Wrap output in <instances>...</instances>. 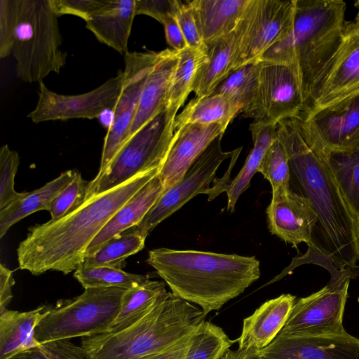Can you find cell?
<instances>
[{
  "mask_svg": "<svg viewBox=\"0 0 359 359\" xmlns=\"http://www.w3.org/2000/svg\"><path fill=\"white\" fill-rule=\"evenodd\" d=\"M205 50L188 47L177 52L167 95L165 109L178 111L192 92L198 69L205 59Z\"/></svg>",
  "mask_w": 359,
  "mask_h": 359,
  "instance_id": "cell-32",
  "label": "cell"
},
{
  "mask_svg": "<svg viewBox=\"0 0 359 359\" xmlns=\"http://www.w3.org/2000/svg\"><path fill=\"white\" fill-rule=\"evenodd\" d=\"M266 215L272 234L296 248L302 243L313 247L318 217L307 198L291 188L272 191Z\"/></svg>",
  "mask_w": 359,
  "mask_h": 359,
  "instance_id": "cell-16",
  "label": "cell"
},
{
  "mask_svg": "<svg viewBox=\"0 0 359 359\" xmlns=\"http://www.w3.org/2000/svg\"><path fill=\"white\" fill-rule=\"evenodd\" d=\"M49 307L41 306L25 312L6 309L0 312V359L40 345L35 329Z\"/></svg>",
  "mask_w": 359,
  "mask_h": 359,
  "instance_id": "cell-26",
  "label": "cell"
},
{
  "mask_svg": "<svg viewBox=\"0 0 359 359\" xmlns=\"http://www.w3.org/2000/svg\"><path fill=\"white\" fill-rule=\"evenodd\" d=\"M175 18L188 46L205 50V46L200 36L189 1L177 0Z\"/></svg>",
  "mask_w": 359,
  "mask_h": 359,
  "instance_id": "cell-41",
  "label": "cell"
},
{
  "mask_svg": "<svg viewBox=\"0 0 359 359\" xmlns=\"http://www.w3.org/2000/svg\"><path fill=\"white\" fill-rule=\"evenodd\" d=\"M107 0H51L53 8L58 15H73L88 21Z\"/></svg>",
  "mask_w": 359,
  "mask_h": 359,
  "instance_id": "cell-42",
  "label": "cell"
},
{
  "mask_svg": "<svg viewBox=\"0 0 359 359\" xmlns=\"http://www.w3.org/2000/svg\"><path fill=\"white\" fill-rule=\"evenodd\" d=\"M88 184L76 171L70 183L53 200L49 210L50 219H61L79 208L85 202Z\"/></svg>",
  "mask_w": 359,
  "mask_h": 359,
  "instance_id": "cell-38",
  "label": "cell"
},
{
  "mask_svg": "<svg viewBox=\"0 0 359 359\" xmlns=\"http://www.w3.org/2000/svg\"><path fill=\"white\" fill-rule=\"evenodd\" d=\"M177 60V51L168 48L160 51L159 57L143 86L124 144L144 125L165 109L170 79Z\"/></svg>",
  "mask_w": 359,
  "mask_h": 359,
  "instance_id": "cell-20",
  "label": "cell"
},
{
  "mask_svg": "<svg viewBox=\"0 0 359 359\" xmlns=\"http://www.w3.org/2000/svg\"><path fill=\"white\" fill-rule=\"evenodd\" d=\"M219 135L198 156L181 180L165 190L143 219L131 229L147 236L157 225L199 194L210 189L216 172L223 161L232 157L234 150L224 151Z\"/></svg>",
  "mask_w": 359,
  "mask_h": 359,
  "instance_id": "cell-13",
  "label": "cell"
},
{
  "mask_svg": "<svg viewBox=\"0 0 359 359\" xmlns=\"http://www.w3.org/2000/svg\"><path fill=\"white\" fill-rule=\"evenodd\" d=\"M74 276L84 289L121 287L129 290L149 280L148 276L128 273L109 266H80L74 271Z\"/></svg>",
  "mask_w": 359,
  "mask_h": 359,
  "instance_id": "cell-35",
  "label": "cell"
},
{
  "mask_svg": "<svg viewBox=\"0 0 359 359\" xmlns=\"http://www.w3.org/2000/svg\"><path fill=\"white\" fill-rule=\"evenodd\" d=\"M346 9L342 0H295L290 30L258 60L293 66L300 79L305 106L313 78L339 41Z\"/></svg>",
  "mask_w": 359,
  "mask_h": 359,
  "instance_id": "cell-5",
  "label": "cell"
},
{
  "mask_svg": "<svg viewBox=\"0 0 359 359\" xmlns=\"http://www.w3.org/2000/svg\"><path fill=\"white\" fill-rule=\"evenodd\" d=\"M7 359H53L40 344L21 351Z\"/></svg>",
  "mask_w": 359,
  "mask_h": 359,
  "instance_id": "cell-47",
  "label": "cell"
},
{
  "mask_svg": "<svg viewBox=\"0 0 359 359\" xmlns=\"http://www.w3.org/2000/svg\"><path fill=\"white\" fill-rule=\"evenodd\" d=\"M355 228L358 238V250H359V217L355 219Z\"/></svg>",
  "mask_w": 359,
  "mask_h": 359,
  "instance_id": "cell-52",
  "label": "cell"
},
{
  "mask_svg": "<svg viewBox=\"0 0 359 359\" xmlns=\"http://www.w3.org/2000/svg\"><path fill=\"white\" fill-rule=\"evenodd\" d=\"M160 52H128L124 55L123 87L115 107L114 120L107 131L97 174H101L123 146L133 123L147 77Z\"/></svg>",
  "mask_w": 359,
  "mask_h": 359,
  "instance_id": "cell-15",
  "label": "cell"
},
{
  "mask_svg": "<svg viewBox=\"0 0 359 359\" xmlns=\"http://www.w3.org/2000/svg\"><path fill=\"white\" fill-rule=\"evenodd\" d=\"M304 109L305 98L297 69L292 65L259 62L257 93L243 116L277 125L285 119L299 118Z\"/></svg>",
  "mask_w": 359,
  "mask_h": 359,
  "instance_id": "cell-11",
  "label": "cell"
},
{
  "mask_svg": "<svg viewBox=\"0 0 359 359\" xmlns=\"http://www.w3.org/2000/svg\"><path fill=\"white\" fill-rule=\"evenodd\" d=\"M253 147L245 162L226 189L227 210L233 212L240 196L249 187L250 181L269 147L277 138L276 125L253 121L250 126Z\"/></svg>",
  "mask_w": 359,
  "mask_h": 359,
  "instance_id": "cell-28",
  "label": "cell"
},
{
  "mask_svg": "<svg viewBox=\"0 0 359 359\" xmlns=\"http://www.w3.org/2000/svg\"><path fill=\"white\" fill-rule=\"evenodd\" d=\"M177 0H135L136 15L150 16L161 24L175 16Z\"/></svg>",
  "mask_w": 359,
  "mask_h": 359,
  "instance_id": "cell-43",
  "label": "cell"
},
{
  "mask_svg": "<svg viewBox=\"0 0 359 359\" xmlns=\"http://www.w3.org/2000/svg\"><path fill=\"white\" fill-rule=\"evenodd\" d=\"M229 123H191L175 130L174 140L158 176L165 189L177 183L198 156Z\"/></svg>",
  "mask_w": 359,
  "mask_h": 359,
  "instance_id": "cell-18",
  "label": "cell"
},
{
  "mask_svg": "<svg viewBox=\"0 0 359 359\" xmlns=\"http://www.w3.org/2000/svg\"><path fill=\"white\" fill-rule=\"evenodd\" d=\"M323 160L356 219L359 217V149L332 151Z\"/></svg>",
  "mask_w": 359,
  "mask_h": 359,
  "instance_id": "cell-30",
  "label": "cell"
},
{
  "mask_svg": "<svg viewBox=\"0 0 359 359\" xmlns=\"http://www.w3.org/2000/svg\"><path fill=\"white\" fill-rule=\"evenodd\" d=\"M353 276L351 272L331 276L326 286L295 302L280 333L320 336L346 332L343 318L350 280Z\"/></svg>",
  "mask_w": 359,
  "mask_h": 359,
  "instance_id": "cell-10",
  "label": "cell"
},
{
  "mask_svg": "<svg viewBox=\"0 0 359 359\" xmlns=\"http://www.w3.org/2000/svg\"><path fill=\"white\" fill-rule=\"evenodd\" d=\"M135 0H107L105 4L86 22V27L96 39L123 56L135 17Z\"/></svg>",
  "mask_w": 359,
  "mask_h": 359,
  "instance_id": "cell-23",
  "label": "cell"
},
{
  "mask_svg": "<svg viewBox=\"0 0 359 359\" xmlns=\"http://www.w3.org/2000/svg\"><path fill=\"white\" fill-rule=\"evenodd\" d=\"M241 32L240 22L231 33L205 43V59L198 69L192 86L196 97L210 95L233 72Z\"/></svg>",
  "mask_w": 359,
  "mask_h": 359,
  "instance_id": "cell-22",
  "label": "cell"
},
{
  "mask_svg": "<svg viewBox=\"0 0 359 359\" xmlns=\"http://www.w3.org/2000/svg\"><path fill=\"white\" fill-rule=\"evenodd\" d=\"M12 54L16 74L24 82H41L59 74L67 62L62 37L51 0H15Z\"/></svg>",
  "mask_w": 359,
  "mask_h": 359,
  "instance_id": "cell-6",
  "label": "cell"
},
{
  "mask_svg": "<svg viewBox=\"0 0 359 359\" xmlns=\"http://www.w3.org/2000/svg\"><path fill=\"white\" fill-rule=\"evenodd\" d=\"M257 172L270 182L272 191L290 189L288 158L278 138L266 151Z\"/></svg>",
  "mask_w": 359,
  "mask_h": 359,
  "instance_id": "cell-37",
  "label": "cell"
},
{
  "mask_svg": "<svg viewBox=\"0 0 359 359\" xmlns=\"http://www.w3.org/2000/svg\"><path fill=\"white\" fill-rule=\"evenodd\" d=\"M205 316L168 292L131 327L82 337L81 346L88 359H185Z\"/></svg>",
  "mask_w": 359,
  "mask_h": 359,
  "instance_id": "cell-4",
  "label": "cell"
},
{
  "mask_svg": "<svg viewBox=\"0 0 359 359\" xmlns=\"http://www.w3.org/2000/svg\"><path fill=\"white\" fill-rule=\"evenodd\" d=\"M236 341L222 327L205 320L194 332L185 359H220Z\"/></svg>",
  "mask_w": 359,
  "mask_h": 359,
  "instance_id": "cell-36",
  "label": "cell"
},
{
  "mask_svg": "<svg viewBox=\"0 0 359 359\" xmlns=\"http://www.w3.org/2000/svg\"><path fill=\"white\" fill-rule=\"evenodd\" d=\"M177 111L165 109L139 130L121 148L106 169L89 182L85 202L140 174L161 170L174 140Z\"/></svg>",
  "mask_w": 359,
  "mask_h": 359,
  "instance_id": "cell-7",
  "label": "cell"
},
{
  "mask_svg": "<svg viewBox=\"0 0 359 359\" xmlns=\"http://www.w3.org/2000/svg\"><path fill=\"white\" fill-rule=\"evenodd\" d=\"M162 25L166 41L173 50L180 52L189 47L175 16L166 19Z\"/></svg>",
  "mask_w": 359,
  "mask_h": 359,
  "instance_id": "cell-45",
  "label": "cell"
},
{
  "mask_svg": "<svg viewBox=\"0 0 359 359\" xmlns=\"http://www.w3.org/2000/svg\"><path fill=\"white\" fill-rule=\"evenodd\" d=\"M159 171L140 174L86 201L65 217L29 228L17 248L19 268L35 276L48 271L64 274L76 271L83 264L88 245L111 217Z\"/></svg>",
  "mask_w": 359,
  "mask_h": 359,
  "instance_id": "cell-2",
  "label": "cell"
},
{
  "mask_svg": "<svg viewBox=\"0 0 359 359\" xmlns=\"http://www.w3.org/2000/svg\"><path fill=\"white\" fill-rule=\"evenodd\" d=\"M128 289L94 287L67 303L49 307L35 329L40 344L108 332Z\"/></svg>",
  "mask_w": 359,
  "mask_h": 359,
  "instance_id": "cell-8",
  "label": "cell"
},
{
  "mask_svg": "<svg viewBox=\"0 0 359 359\" xmlns=\"http://www.w3.org/2000/svg\"><path fill=\"white\" fill-rule=\"evenodd\" d=\"M75 170L62 172L43 187L24 195L7 207L0 210V238H2L9 229L27 216L41 210L49 211L57 194L74 178Z\"/></svg>",
  "mask_w": 359,
  "mask_h": 359,
  "instance_id": "cell-27",
  "label": "cell"
},
{
  "mask_svg": "<svg viewBox=\"0 0 359 359\" xmlns=\"http://www.w3.org/2000/svg\"><path fill=\"white\" fill-rule=\"evenodd\" d=\"M114 108H109L104 110L98 116L100 124L107 129V131L111 127L114 120Z\"/></svg>",
  "mask_w": 359,
  "mask_h": 359,
  "instance_id": "cell-49",
  "label": "cell"
},
{
  "mask_svg": "<svg viewBox=\"0 0 359 359\" xmlns=\"http://www.w3.org/2000/svg\"><path fill=\"white\" fill-rule=\"evenodd\" d=\"M250 0H191L189 4L205 43L233 32Z\"/></svg>",
  "mask_w": 359,
  "mask_h": 359,
  "instance_id": "cell-25",
  "label": "cell"
},
{
  "mask_svg": "<svg viewBox=\"0 0 359 359\" xmlns=\"http://www.w3.org/2000/svg\"><path fill=\"white\" fill-rule=\"evenodd\" d=\"M15 0L0 1V57L12 53L15 27Z\"/></svg>",
  "mask_w": 359,
  "mask_h": 359,
  "instance_id": "cell-40",
  "label": "cell"
},
{
  "mask_svg": "<svg viewBox=\"0 0 359 359\" xmlns=\"http://www.w3.org/2000/svg\"><path fill=\"white\" fill-rule=\"evenodd\" d=\"M259 73V62L245 65L232 72L212 94L227 97L243 114L255 100L258 88Z\"/></svg>",
  "mask_w": 359,
  "mask_h": 359,
  "instance_id": "cell-33",
  "label": "cell"
},
{
  "mask_svg": "<svg viewBox=\"0 0 359 359\" xmlns=\"http://www.w3.org/2000/svg\"><path fill=\"white\" fill-rule=\"evenodd\" d=\"M147 262L174 295L198 305L205 315L219 310L260 276L255 256L161 248L150 250Z\"/></svg>",
  "mask_w": 359,
  "mask_h": 359,
  "instance_id": "cell-3",
  "label": "cell"
},
{
  "mask_svg": "<svg viewBox=\"0 0 359 359\" xmlns=\"http://www.w3.org/2000/svg\"><path fill=\"white\" fill-rule=\"evenodd\" d=\"M167 292L165 283L150 279L127 290L123 296L120 311L108 332H118L133 325Z\"/></svg>",
  "mask_w": 359,
  "mask_h": 359,
  "instance_id": "cell-29",
  "label": "cell"
},
{
  "mask_svg": "<svg viewBox=\"0 0 359 359\" xmlns=\"http://www.w3.org/2000/svg\"><path fill=\"white\" fill-rule=\"evenodd\" d=\"M276 132L287 155L290 182L310 201L318 217L308 253L332 266V275L354 273L359 262L355 219L326 162L306 142L297 118L280 121Z\"/></svg>",
  "mask_w": 359,
  "mask_h": 359,
  "instance_id": "cell-1",
  "label": "cell"
},
{
  "mask_svg": "<svg viewBox=\"0 0 359 359\" xmlns=\"http://www.w3.org/2000/svg\"><path fill=\"white\" fill-rule=\"evenodd\" d=\"M20 157L16 151L8 144L0 149V210L20 198L24 193L15 190V177L18 172Z\"/></svg>",
  "mask_w": 359,
  "mask_h": 359,
  "instance_id": "cell-39",
  "label": "cell"
},
{
  "mask_svg": "<svg viewBox=\"0 0 359 359\" xmlns=\"http://www.w3.org/2000/svg\"><path fill=\"white\" fill-rule=\"evenodd\" d=\"M53 359H88L81 346H78L68 339L41 344Z\"/></svg>",
  "mask_w": 359,
  "mask_h": 359,
  "instance_id": "cell-44",
  "label": "cell"
},
{
  "mask_svg": "<svg viewBox=\"0 0 359 359\" xmlns=\"http://www.w3.org/2000/svg\"><path fill=\"white\" fill-rule=\"evenodd\" d=\"M165 190L157 174L111 217L88 245L86 257L93 254L112 238L137 226Z\"/></svg>",
  "mask_w": 359,
  "mask_h": 359,
  "instance_id": "cell-24",
  "label": "cell"
},
{
  "mask_svg": "<svg viewBox=\"0 0 359 359\" xmlns=\"http://www.w3.org/2000/svg\"><path fill=\"white\" fill-rule=\"evenodd\" d=\"M15 284L13 271L0 264V312L7 309L13 298L12 287Z\"/></svg>",
  "mask_w": 359,
  "mask_h": 359,
  "instance_id": "cell-46",
  "label": "cell"
},
{
  "mask_svg": "<svg viewBox=\"0 0 359 359\" xmlns=\"http://www.w3.org/2000/svg\"><path fill=\"white\" fill-rule=\"evenodd\" d=\"M123 87V71L97 88L79 95L59 94L43 81L39 83L38 101L27 117L34 123L74 118H97L109 108H114Z\"/></svg>",
  "mask_w": 359,
  "mask_h": 359,
  "instance_id": "cell-14",
  "label": "cell"
},
{
  "mask_svg": "<svg viewBox=\"0 0 359 359\" xmlns=\"http://www.w3.org/2000/svg\"><path fill=\"white\" fill-rule=\"evenodd\" d=\"M295 0H250L241 21V39L233 72L255 62L292 25Z\"/></svg>",
  "mask_w": 359,
  "mask_h": 359,
  "instance_id": "cell-12",
  "label": "cell"
},
{
  "mask_svg": "<svg viewBox=\"0 0 359 359\" xmlns=\"http://www.w3.org/2000/svg\"><path fill=\"white\" fill-rule=\"evenodd\" d=\"M297 118L306 142L324 159L338 150L359 127V97L311 119Z\"/></svg>",
  "mask_w": 359,
  "mask_h": 359,
  "instance_id": "cell-19",
  "label": "cell"
},
{
  "mask_svg": "<svg viewBox=\"0 0 359 359\" xmlns=\"http://www.w3.org/2000/svg\"><path fill=\"white\" fill-rule=\"evenodd\" d=\"M355 6V18L346 22L335 50L309 85L303 120L359 97V1Z\"/></svg>",
  "mask_w": 359,
  "mask_h": 359,
  "instance_id": "cell-9",
  "label": "cell"
},
{
  "mask_svg": "<svg viewBox=\"0 0 359 359\" xmlns=\"http://www.w3.org/2000/svg\"><path fill=\"white\" fill-rule=\"evenodd\" d=\"M290 294L265 302L243 321L241 336L236 341L238 348L267 346L282 330L295 302Z\"/></svg>",
  "mask_w": 359,
  "mask_h": 359,
  "instance_id": "cell-21",
  "label": "cell"
},
{
  "mask_svg": "<svg viewBox=\"0 0 359 359\" xmlns=\"http://www.w3.org/2000/svg\"><path fill=\"white\" fill-rule=\"evenodd\" d=\"M146 238V236L133 229L128 233H122L108 241L91 255L86 257L81 266L122 269L127 257L143 249Z\"/></svg>",
  "mask_w": 359,
  "mask_h": 359,
  "instance_id": "cell-34",
  "label": "cell"
},
{
  "mask_svg": "<svg viewBox=\"0 0 359 359\" xmlns=\"http://www.w3.org/2000/svg\"><path fill=\"white\" fill-rule=\"evenodd\" d=\"M260 352L263 359H359V339L347 332L320 336L279 333Z\"/></svg>",
  "mask_w": 359,
  "mask_h": 359,
  "instance_id": "cell-17",
  "label": "cell"
},
{
  "mask_svg": "<svg viewBox=\"0 0 359 359\" xmlns=\"http://www.w3.org/2000/svg\"><path fill=\"white\" fill-rule=\"evenodd\" d=\"M260 351L256 348H238L236 353L238 359H263Z\"/></svg>",
  "mask_w": 359,
  "mask_h": 359,
  "instance_id": "cell-50",
  "label": "cell"
},
{
  "mask_svg": "<svg viewBox=\"0 0 359 359\" xmlns=\"http://www.w3.org/2000/svg\"><path fill=\"white\" fill-rule=\"evenodd\" d=\"M220 359H238L236 351L228 349Z\"/></svg>",
  "mask_w": 359,
  "mask_h": 359,
  "instance_id": "cell-51",
  "label": "cell"
},
{
  "mask_svg": "<svg viewBox=\"0 0 359 359\" xmlns=\"http://www.w3.org/2000/svg\"><path fill=\"white\" fill-rule=\"evenodd\" d=\"M238 114V109L227 97L222 95L212 94L201 98L195 97L176 116L174 129L175 130L191 123H230Z\"/></svg>",
  "mask_w": 359,
  "mask_h": 359,
  "instance_id": "cell-31",
  "label": "cell"
},
{
  "mask_svg": "<svg viewBox=\"0 0 359 359\" xmlns=\"http://www.w3.org/2000/svg\"><path fill=\"white\" fill-rule=\"evenodd\" d=\"M359 149V127L354 133L344 142L341 147L337 151H348Z\"/></svg>",
  "mask_w": 359,
  "mask_h": 359,
  "instance_id": "cell-48",
  "label": "cell"
}]
</instances>
